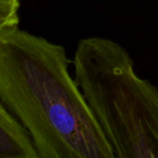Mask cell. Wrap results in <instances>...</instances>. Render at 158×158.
Instances as JSON below:
<instances>
[{"label": "cell", "mask_w": 158, "mask_h": 158, "mask_svg": "<svg viewBox=\"0 0 158 158\" xmlns=\"http://www.w3.org/2000/svg\"><path fill=\"white\" fill-rule=\"evenodd\" d=\"M65 48L18 27L0 36V101L38 158H115Z\"/></svg>", "instance_id": "1"}, {"label": "cell", "mask_w": 158, "mask_h": 158, "mask_svg": "<svg viewBox=\"0 0 158 158\" xmlns=\"http://www.w3.org/2000/svg\"><path fill=\"white\" fill-rule=\"evenodd\" d=\"M72 65L115 158H158V89L137 74L129 51L108 38L86 37Z\"/></svg>", "instance_id": "2"}, {"label": "cell", "mask_w": 158, "mask_h": 158, "mask_svg": "<svg viewBox=\"0 0 158 158\" xmlns=\"http://www.w3.org/2000/svg\"><path fill=\"white\" fill-rule=\"evenodd\" d=\"M0 158H38L30 135L1 101Z\"/></svg>", "instance_id": "3"}, {"label": "cell", "mask_w": 158, "mask_h": 158, "mask_svg": "<svg viewBox=\"0 0 158 158\" xmlns=\"http://www.w3.org/2000/svg\"><path fill=\"white\" fill-rule=\"evenodd\" d=\"M20 0H0V36L19 26Z\"/></svg>", "instance_id": "4"}]
</instances>
